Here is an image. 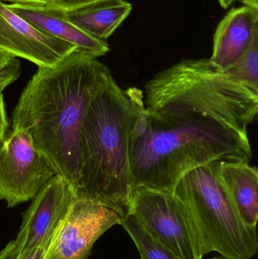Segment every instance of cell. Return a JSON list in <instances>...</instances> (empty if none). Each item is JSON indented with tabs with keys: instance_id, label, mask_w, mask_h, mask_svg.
Instances as JSON below:
<instances>
[{
	"instance_id": "obj_1",
	"label": "cell",
	"mask_w": 258,
	"mask_h": 259,
	"mask_svg": "<svg viewBox=\"0 0 258 259\" xmlns=\"http://www.w3.org/2000/svg\"><path fill=\"white\" fill-rule=\"evenodd\" d=\"M112 76L97 58L74 51L55 66L38 68L12 112V129L28 133L35 147L74 190L80 127L89 105Z\"/></svg>"
},
{
	"instance_id": "obj_2",
	"label": "cell",
	"mask_w": 258,
	"mask_h": 259,
	"mask_svg": "<svg viewBox=\"0 0 258 259\" xmlns=\"http://www.w3.org/2000/svg\"><path fill=\"white\" fill-rule=\"evenodd\" d=\"M252 155L248 134L210 117L150 115L143 111L130 134L132 190L142 186L172 192L191 170Z\"/></svg>"
},
{
	"instance_id": "obj_3",
	"label": "cell",
	"mask_w": 258,
	"mask_h": 259,
	"mask_svg": "<svg viewBox=\"0 0 258 259\" xmlns=\"http://www.w3.org/2000/svg\"><path fill=\"white\" fill-rule=\"evenodd\" d=\"M143 93L122 89L111 77L88 108L79 138V178L75 197L98 202L121 219L132 191L130 134L145 110Z\"/></svg>"
},
{
	"instance_id": "obj_4",
	"label": "cell",
	"mask_w": 258,
	"mask_h": 259,
	"mask_svg": "<svg viewBox=\"0 0 258 259\" xmlns=\"http://www.w3.org/2000/svg\"><path fill=\"white\" fill-rule=\"evenodd\" d=\"M150 115L210 117L247 133L258 112V94L239 84L209 59H185L145 84Z\"/></svg>"
},
{
	"instance_id": "obj_5",
	"label": "cell",
	"mask_w": 258,
	"mask_h": 259,
	"mask_svg": "<svg viewBox=\"0 0 258 259\" xmlns=\"http://www.w3.org/2000/svg\"><path fill=\"white\" fill-rule=\"evenodd\" d=\"M217 162L197 167L183 177L172 193L195 224L204 255L250 259L258 250L256 228L246 226L217 176Z\"/></svg>"
},
{
	"instance_id": "obj_6",
	"label": "cell",
	"mask_w": 258,
	"mask_h": 259,
	"mask_svg": "<svg viewBox=\"0 0 258 259\" xmlns=\"http://www.w3.org/2000/svg\"><path fill=\"white\" fill-rule=\"evenodd\" d=\"M128 213L179 259H202L198 230L172 192L135 187L130 193Z\"/></svg>"
},
{
	"instance_id": "obj_7",
	"label": "cell",
	"mask_w": 258,
	"mask_h": 259,
	"mask_svg": "<svg viewBox=\"0 0 258 259\" xmlns=\"http://www.w3.org/2000/svg\"><path fill=\"white\" fill-rule=\"evenodd\" d=\"M57 175L25 131L12 129L0 140V199L9 208L33 199Z\"/></svg>"
},
{
	"instance_id": "obj_8",
	"label": "cell",
	"mask_w": 258,
	"mask_h": 259,
	"mask_svg": "<svg viewBox=\"0 0 258 259\" xmlns=\"http://www.w3.org/2000/svg\"><path fill=\"white\" fill-rule=\"evenodd\" d=\"M121 217L109 207L75 197L44 259H87L95 242Z\"/></svg>"
},
{
	"instance_id": "obj_9",
	"label": "cell",
	"mask_w": 258,
	"mask_h": 259,
	"mask_svg": "<svg viewBox=\"0 0 258 259\" xmlns=\"http://www.w3.org/2000/svg\"><path fill=\"white\" fill-rule=\"evenodd\" d=\"M75 199L74 187L59 175L51 178L32 199L23 214L16 240L19 258L36 249L47 250Z\"/></svg>"
},
{
	"instance_id": "obj_10",
	"label": "cell",
	"mask_w": 258,
	"mask_h": 259,
	"mask_svg": "<svg viewBox=\"0 0 258 259\" xmlns=\"http://www.w3.org/2000/svg\"><path fill=\"white\" fill-rule=\"evenodd\" d=\"M0 49L27 59L38 68L53 67L77 48L40 31L6 7L0 0Z\"/></svg>"
},
{
	"instance_id": "obj_11",
	"label": "cell",
	"mask_w": 258,
	"mask_h": 259,
	"mask_svg": "<svg viewBox=\"0 0 258 259\" xmlns=\"http://www.w3.org/2000/svg\"><path fill=\"white\" fill-rule=\"evenodd\" d=\"M258 36V9L233 8L218 24L211 62L222 71L237 63Z\"/></svg>"
},
{
	"instance_id": "obj_12",
	"label": "cell",
	"mask_w": 258,
	"mask_h": 259,
	"mask_svg": "<svg viewBox=\"0 0 258 259\" xmlns=\"http://www.w3.org/2000/svg\"><path fill=\"white\" fill-rule=\"evenodd\" d=\"M6 7L35 28L74 46L80 53L98 58L110 50L106 41L89 36L71 23L64 11L48 6L6 4Z\"/></svg>"
},
{
	"instance_id": "obj_13",
	"label": "cell",
	"mask_w": 258,
	"mask_h": 259,
	"mask_svg": "<svg viewBox=\"0 0 258 259\" xmlns=\"http://www.w3.org/2000/svg\"><path fill=\"white\" fill-rule=\"evenodd\" d=\"M217 176L241 220L256 228L258 219V170L246 161L217 162Z\"/></svg>"
},
{
	"instance_id": "obj_14",
	"label": "cell",
	"mask_w": 258,
	"mask_h": 259,
	"mask_svg": "<svg viewBox=\"0 0 258 259\" xmlns=\"http://www.w3.org/2000/svg\"><path fill=\"white\" fill-rule=\"evenodd\" d=\"M126 0H101L77 10L66 12L67 18L89 36L105 40L110 37L131 13Z\"/></svg>"
},
{
	"instance_id": "obj_15",
	"label": "cell",
	"mask_w": 258,
	"mask_h": 259,
	"mask_svg": "<svg viewBox=\"0 0 258 259\" xmlns=\"http://www.w3.org/2000/svg\"><path fill=\"white\" fill-rule=\"evenodd\" d=\"M121 225L134 242L141 259H179L154 238L133 214L128 213L122 218Z\"/></svg>"
},
{
	"instance_id": "obj_16",
	"label": "cell",
	"mask_w": 258,
	"mask_h": 259,
	"mask_svg": "<svg viewBox=\"0 0 258 259\" xmlns=\"http://www.w3.org/2000/svg\"><path fill=\"white\" fill-rule=\"evenodd\" d=\"M224 71L239 84L258 94V36L243 57Z\"/></svg>"
},
{
	"instance_id": "obj_17",
	"label": "cell",
	"mask_w": 258,
	"mask_h": 259,
	"mask_svg": "<svg viewBox=\"0 0 258 259\" xmlns=\"http://www.w3.org/2000/svg\"><path fill=\"white\" fill-rule=\"evenodd\" d=\"M21 62L13 58L8 63L0 65V91L3 92L8 86L12 84L21 75Z\"/></svg>"
},
{
	"instance_id": "obj_18",
	"label": "cell",
	"mask_w": 258,
	"mask_h": 259,
	"mask_svg": "<svg viewBox=\"0 0 258 259\" xmlns=\"http://www.w3.org/2000/svg\"><path fill=\"white\" fill-rule=\"evenodd\" d=\"M101 0H51L50 7L65 12L77 10Z\"/></svg>"
},
{
	"instance_id": "obj_19",
	"label": "cell",
	"mask_w": 258,
	"mask_h": 259,
	"mask_svg": "<svg viewBox=\"0 0 258 259\" xmlns=\"http://www.w3.org/2000/svg\"><path fill=\"white\" fill-rule=\"evenodd\" d=\"M19 255L20 246L15 240L9 242L0 252V259H18Z\"/></svg>"
},
{
	"instance_id": "obj_20",
	"label": "cell",
	"mask_w": 258,
	"mask_h": 259,
	"mask_svg": "<svg viewBox=\"0 0 258 259\" xmlns=\"http://www.w3.org/2000/svg\"><path fill=\"white\" fill-rule=\"evenodd\" d=\"M9 121L5 107L4 98L2 91H0V140L7 134L9 130Z\"/></svg>"
},
{
	"instance_id": "obj_21",
	"label": "cell",
	"mask_w": 258,
	"mask_h": 259,
	"mask_svg": "<svg viewBox=\"0 0 258 259\" xmlns=\"http://www.w3.org/2000/svg\"><path fill=\"white\" fill-rule=\"evenodd\" d=\"M4 1L11 2L12 4L39 6H50V3H51V0H4Z\"/></svg>"
},
{
	"instance_id": "obj_22",
	"label": "cell",
	"mask_w": 258,
	"mask_h": 259,
	"mask_svg": "<svg viewBox=\"0 0 258 259\" xmlns=\"http://www.w3.org/2000/svg\"><path fill=\"white\" fill-rule=\"evenodd\" d=\"M46 250L44 249H36L32 251L25 256L18 258V259H44Z\"/></svg>"
},
{
	"instance_id": "obj_23",
	"label": "cell",
	"mask_w": 258,
	"mask_h": 259,
	"mask_svg": "<svg viewBox=\"0 0 258 259\" xmlns=\"http://www.w3.org/2000/svg\"><path fill=\"white\" fill-rule=\"evenodd\" d=\"M13 56H11L9 53L5 52L4 50L0 49V65H5V64L8 63L9 61L12 60L13 59Z\"/></svg>"
},
{
	"instance_id": "obj_24",
	"label": "cell",
	"mask_w": 258,
	"mask_h": 259,
	"mask_svg": "<svg viewBox=\"0 0 258 259\" xmlns=\"http://www.w3.org/2000/svg\"><path fill=\"white\" fill-rule=\"evenodd\" d=\"M238 1L242 2L245 6H249L258 9V0H238Z\"/></svg>"
},
{
	"instance_id": "obj_25",
	"label": "cell",
	"mask_w": 258,
	"mask_h": 259,
	"mask_svg": "<svg viewBox=\"0 0 258 259\" xmlns=\"http://www.w3.org/2000/svg\"><path fill=\"white\" fill-rule=\"evenodd\" d=\"M218 1L224 9H227L233 2H235V0H218Z\"/></svg>"
},
{
	"instance_id": "obj_26",
	"label": "cell",
	"mask_w": 258,
	"mask_h": 259,
	"mask_svg": "<svg viewBox=\"0 0 258 259\" xmlns=\"http://www.w3.org/2000/svg\"><path fill=\"white\" fill-rule=\"evenodd\" d=\"M212 259H227V258H224V257H214V258H212Z\"/></svg>"
}]
</instances>
